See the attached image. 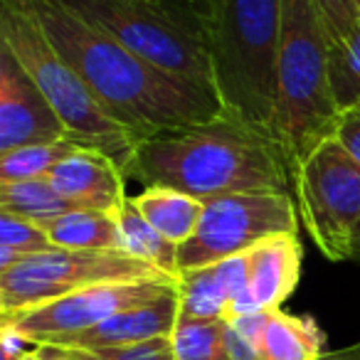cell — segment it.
<instances>
[{
    "label": "cell",
    "mask_w": 360,
    "mask_h": 360,
    "mask_svg": "<svg viewBox=\"0 0 360 360\" xmlns=\"http://www.w3.org/2000/svg\"><path fill=\"white\" fill-rule=\"evenodd\" d=\"M89 84L116 121L141 141L225 114L212 91L158 70L60 0H11Z\"/></svg>",
    "instance_id": "cell-1"
},
{
    "label": "cell",
    "mask_w": 360,
    "mask_h": 360,
    "mask_svg": "<svg viewBox=\"0 0 360 360\" xmlns=\"http://www.w3.org/2000/svg\"><path fill=\"white\" fill-rule=\"evenodd\" d=\"M129 178L210 202L237 193L289 191L291 170L269 134L220 114L205 124L158 131L141 141Z\"/></svg>",
    "instance_id": "cell-2"
},
{
    "label": "cell",
    "mask_w": 360,
    "mask_h": 360,
    "mask_svg": "<svg viewBox=\"0 0 360 360\" xmlns=\"http://www.w3.org/2000/svg\"><path fill=\"white\" fill-rule=\"evenodd\" d=\"M330 40L316 0H281L276 109L271 139L289 170L333 136L338 106L328 82Z\"/></svg>",
    "instance_id": "cell-3"
},
{
    "label": "cell",
    "mask_w": 360,
    "mask_h": 360,
    "mask_svg": "<svg viewBox=\"0 0 360 360\" xmlns=\"http://www.w3.org/2000/svg\"><path fill=\"white\" fill-rule=\"evenodd\" d=\"M281 0H215L210 20L212 84L225 114L271 136Z\"/></svg>",
    "instance_id": "cell-4"
},
{
    "label": "cell",
    "mask_w": 360,
    "mask_h": 360,
    "mask_svg": "<svg viewBox=\"0 0 360 360\" xmlns=\"http://www.w3.org/2000/svg\"><path fill=\"white\" fill-rule=\"evenodd\" d=\"M158 70L215 91L210 20L215 0H60Z\"/></svg>",
    "instance_id": "cell-5"
},
{
    "label": "cell",
    "mask_w": 360,
    "mask_h": 360,
    "mask_svg": "<svg viewBox=\"0 0 360 360\" xmlns=\"http://www.w3.org/2000/svg\"><path fill=\"white\" fill-rule=\"evenodd\" d=\"M0 45L35 79L65 124L67 139L79 148L99 150L114 158L129 178L139 139L109 114L89 84L47 40L42 27L11 0H0Z\"/></svg>",
    "instance_id": "cell-6"
},
{
    "label": "cell",
    "mask_w": 360,
    "mask_h": 360,
    "mask_svg": "<svg viewBox=\"0 0 360 360\" xmlns=\"http://www.w3.org/2000/svg\"><path fill=\"white\" fill-rule=\"evenodd\" d=\"M291 183L306 235L326 259L350 262L360 225V163L335 139H326L291 170Z\"/></svg>",
    "instance_id": "cell-7"
},
{
    "label": "cell",
    "mask_w": 360,
    "mask_h": 360,
    "mask_svg": "<svg viewBox=\"0 0 360 360\" xmlns=\"http://www.w3.org/2000/svg\"><path fill=\"white\" fill-rule=\"evenodd\" d=\"M173 279L126 252L55 250L0 271V319L50 304L75 291L116 281ZM178 281V279H175Z\"/></svg>",
    "instance_id": "cell-8"
},
{
    "label": "cell",
    "mask_w": 360,
    "mask_h": 360,
    "mask_svg": "<svg viewBox=\"0 0 360 360\" xmlns=\"http://www.w3.org/2000/svg\"><path fill=\"white\" fill-rule=\"evenodd\" d=\"M299 225V210L289 191L217 198L205 202L195 235L178 247V269L183 274L245 255L274 235H296Z\"/></svg>",
    "instance_id": "cell-9"
},
{
    "label": "cell",
    "mask_w": 360,
    "mask_h": 360,
    "mask_svg": "<svg viewBox=\"0 0 360 360\" xmlns=\"http://www.w3.org/2000/svg\"><path fill=\"white\" fill-rule=\"evenodd\" d=\"M178 289L175 279H146V281H116V284H96L89 289L75 291L50 304L35 306L22 314L0 319V323H11L32 343H55L67 335L82 333L106 319L121 314L134 306L150 304L155 299L173 294Z\"/></svg>",
    "instance_id": "cell-10"
},
{
    "label": "cell",
    "mask_w": 360,
    "mask_h": 360,
    "mask_svg": "<svg viewBox=\"0 0 360 360\" xmlns=\"http://www.w3.org/2000/svg\"><path fill=\"white\" fill-rule=\"evenodd\" d=\"M70 141L67 129L25 67L0 45V153Z\"/></svg>",
    "instance_id": "cell-11"
},
{
    "label": "cell",
    "mask_w": 360,
    "mask_h": 360,
    "mask_svg": "<svg viewBox=\"0 0 360 360\" xmlns=\"http://www.w3.org/2000/svg\"><path fill=\"white\" fill-rule=\"evenodd\" d=\"M178 321H232L257 314L250 294V257L237 255L178 276Z\"/></svg>",
    "instance_id": "cell-12"
},
{
    "label": "cell",
    "mask_w": 360,
    "mask_h": 360,
    "mask_svg": "<svg viewBox=\"0 0 360 360\" xmlns=\"http://www.w3.org/2000/svg\"><path fill=\"white\" fill-rule=\"evenodd\" d=\"M62 198L84 210L116 212L126 200V173L114 158L99 150L79 148L47 178Z\"/></svg>",
    "instance_id": "cell-13"
},
{
    "label": "cell",
    "mask_w": 360,
    "mask_h": 360,
    "mask_svg": "<svg viewBox=\"0 0 360 360\" xmlns=\"http://www.w3.org/2000/svg\"><path fill=\"white\" fill-rule=\"evenodd\" d=\"M178 289L173 294L155 299L150 304L134 306L121 314L106 319L104 323L94 326L82 333L67 335V338L55 340L52 345H67V348H79V350H111V348H129L136 343H146V340L163 338L170 335L178 323Z\"/></svg>",
    "instance_id": "cell-14"
},
{
    "label": "cell",
    "mask_w": 360,
    "mask_h": 360,
    "mask_svg": "<svg viewBox=\"0 0 360 360\" xmlns=\"http://www.w3.org/2000/svg\"><path fill=\"white\" fill-rule=\"evenodd\" d=\"M250 257V294L259 311L281 309L301 279L304 247L299 235H274L247 252Z\"/></svg>",
    "instance_id": "cell-15"
},
{
    "label": "cell",
    "mask_w": 360,
    "mask_h": 360,
    "mask_svg": "<svg viewBox=\"0 0 360 360\" xmlns=\"http://www.w3.org/2000/svg\"><path fill=\"white\" fill-rule=\"evenodd\" d=\"M259 350L264 360H319L326 353V333L314 316L266 311Z\"/></svg>",
    "instance_id": "cell-16"
},
{
    "label": "cell",
    "mask_w": 360,
    "mask_h": 360,
    "mask_svg": "<svg viewBox=\"0 0 360 360\" xmlns=\"http://www.w3.org/2000/svg\"><path fill=\"white\" fill-rule=\"evenodd\" d=\"M134 207L173 245H186L195 235L205 212V202L183 191L165 186L143 188V193L131 195Z\"/></svg>",
    "instance_id": "cell-17"
},
{
    "label": "cell",
    "mask_w": 360,
    "mask_h": 360,
    "mask_svg": "<svg viewBox=\"0 0 360 360\" xmlns=\"http://www.w3.org/2000/svg\"><path fill=\"white\" fill-rule=\"evenodd\" d=\"M60 250L86 252H124L116 212L72 210L62 217L40 225Z\"/></svg>",
    "instance_id": "cell-18"
},
{
    "label": "cell",
    "mask_w": 360,
    "mask_h": 360,
    "mask_svg": "<svg viewBox=\"0 0 360 360\" xmlns=\"http://www.w3.org/2000/svg\"><path fill=\"white\" fill-rule=\"evenodd\" d=\"M116 220H119L121 242H124V252L136 259L146 262V264L155 266L163 274L178 279V245L163 237L131 202V195L124 205L116 210Z\"/></svg>",
    "instance_id": "cell-19"
},
{
    "label": "cell",
    "mask_w": 360,
    "mask_h": 360,
    "mask_svg": "<svg viewBox=\"0 0 360 360\" xmlns=\"http://www.w3.org/2000/svg\"><path fill=\"white\" fill-rule=\"evenodd\" d=\"M72 210H84L62 198L50 180H22V183H0V212H11L35 225L62 217Z\"/></svg>",
    "instance_id": "cell-20"
},
{
    "label": "cell",
    "mask_w": 360,
    "mask_h": 360,
    "mask_svg": "<svg viewBox=\"0 0 360 360\" xmlns=\"http://www.w3.org/2000/svg\"><path fill=\"white\" fill-rule=\"evenodd\" d=\"M75 150H79V146L72 141H52V143H32L0 153V183L50 178L52 170Z\"/></svg>",
    "instance_id": "cell-21"
},
{
    "label": "cell",
    "mask_w": 360,
    "mask_h": 360,
    "mask_svg": "<svg viewBox=\"0 0 360 360\" xmlns=\"http://www.w3.org/2000/svg\"><path fill=\"white\" fill-rule=\"evenodd\" d=\"M227 321H178L170 333L175 360H225Z\"/></svg>",
    "instance_id": "cell-22"
},
{
    "label": "cell",
    "mask_w": 360,
    "mask_h": 360,
    "mask_svg": "<svg viewBox=\"0 0 360 360\" xmlns=\"http://www.w3.org/2000/svg\"><path fill=\"white\" fill-rule=\"evenodd\" d=\"M328 82L338 114L360 104V27L328 50Z\"/></svg>",
    "instance_id": "cell-23"
},
{
    "label": "cell",
    "mask_w": 360,
    "mask_h": 360,
    "mask_svg": "<svg viewBox=\"0 0 360 360\" xmlns=\"http://www.w3.org/2000/svg\"><path fill=\"white\" fill-rule=\"evenodd\" d=\"M50 250H55V245L40 225L11 212H0V271Z\"/></svg>",
    "instance_id": "cell-24"
},
{
    "label": "cell",
    "mask_w": 360,
    "mask_h": 360,
    "mask_svg": "<svg viewBox=\"0 0 360 360\" xmlns=\"http://www.w3.org/2000/svg\"><path fill=\"white\" fill-rule=\"evenodd\" d=\"M330 45H343L360 27V8L355 0H316Z\"/></svg>",
    "instance_id": "cell-25"
},
{
    "label": "cell",
    "mask_w": 360,
    "mask_h": 360,
    "mask_svg": "<svg viewBox=\"0 0 360 360\" xmlns=\"http://www.w3.org/2000/svg\"><path fill=\"white\" fill-rule=\"evenodd\" d=\"M99 355L104 360H175L173 358V345H170V335L146 340V343L129 345V348L99 350Z\"/></svg>",
    "instance_id": "cell-26"
},
{
    "label": "cell",
    "mask_w": 360,
    "mask_h": 360,
    "mask_svg": "<svg viewBox=\"0 0 360 360\" xmlns=\"http://www.w3.org/2000/svg\"><path fill=\"white\" fill-rule=\"evenodd\" d=\"M330 139L338 141L345 153H350L360 163V104L340 111Z\"/></svg>",
    "instance_id": "cell-27"
},
{
    "label": "cell",
    "mask_w": 360,
    "mask_h": 360,
    "mask_svg": "<svg viewBox=\"0 0 360 360\" xmlns=\"http://www.w3.org/2000/svg\"><path fill=\"white\" fill-rule=\"evenodd\" d=\"M225 360H264L259 345L252 338H247L242 330H237L232 323L225 328Z\"/></svg>",
    "instance_id": "cell-28"
},
{
    "label": "cell",
    "mask_w": 360,
    "mask_h": 360,
    "mask_svg": "<svg viewBox=\"0 0 360 360\" xmlns=\"http://www.w3.org/2000/svg\"><path fill=\"white\" fill-rule=\"evenodd\" d=\"M0 345H3V360H18L37 348V343H32L11 323H0Z\"/></svg>",
    "instance_id": "cell-29"
},
{
    "label": "cell",
    "mask_w": 360,
    "mask_h": 360,
    "mask_svg": "<svg viewBox=\"0 0 360 360\" xmlns=\"http://www.w3.org/2000/svg\"><path fill=\"white\" fill-rule=\"evenodd\" d=\"M37 360H104V358H101L99 353H91V350L42 343V345H37Z\"/></svg>",
    "instance_id": "cell-30"
},
{
    "label": "cell",
    "mask_w": 360,
    "mask_h": 360,
    "mask_svg": "<svg viewBox=\"0 0 360 360\" xmlns=\"http://www.w3.org/2000/svg\"><path fill=\"white\" fill-rule=\"evenodd\" d=\"M319 360H360V340L338 350H326Z\"/></svg>",
    "instance_id": "cell-31"
},
{
    "label": "cell",
    "mask_w": 360,
    "mask_h": 360,
    "mask_svg": "<svg viewBox=\"0 0 360 360\" xmlns=\"http://www.w3.org/2000/svg\"><path fill=\"white\" fill-rule=\"evenodd\" d=\"M350 262H355V264H360V225L355 227L353 245H350Z\"/></svg>",
    "instance_id": "cell-32"
},
{
    "label": "cell",
    "mask_w": 360,
    "mask_h": 360,
    "mask_svg": "<svg viewBox=\"0 0 360 360\" xmlns=\"http://www.w3.org/2000/svg\"><path fill=\"white\" fill-rule=\"evenodd\" d=\"M18 360H37V348H35V350H32V353L22 355V358H18Z\"/></svg>",
    "instance_id": "cell-33"
},
{
    "label": "cell",
    "mask_w": 360,
    "mask_h": 360,
    "mask_svg": "<svg viewBox=\"0 0 360 360\" xmlns=\"http://www.w3.org/2000/svg\"><path fill=\"white\" fill-rule=\"evenodd\" d=\"M355 3H358V8H360V0H355Z\"/></svg>",
    "instance_id": "cell-34"
}]
</instances>
